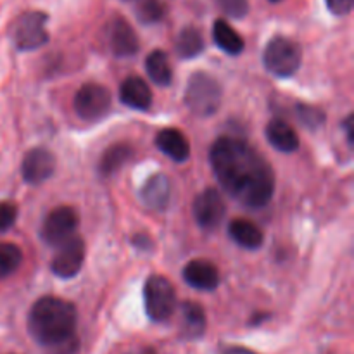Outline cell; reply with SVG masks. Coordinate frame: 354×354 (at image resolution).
I'll return each instance as SVG.
<instances>
[{
    "label": "cell",
    "instance_id": "cell-13",
    "mask_svg": "<svg viewBox=\"0 0 354 354\" xmlns=\"http://www.w3.org/2000/svg\"><path fill=\"white\" fill-rule=\"evenodd\" d=\"M183 280L197 290H214L220 286V273L213 263L206 259H194L183 268Z\"/></svg>",
    "mask_w": 354,
    "mask_h": 354
},
{
    "label": "cell",
    "instance_id": "cell-28",
    "mask_svg": "<svg viewBox=\"0 0 354 354\" xmlns=\"http://www.w3.org/2000/svg\"><path fill=\"white\" fill-rule=\"evenodd\" d=\"M17 218V206L10 201H3L0 203V234L9 230Z\"/></svg>",
    "mask_w": 354,
    "mask_h": 354
},
{
    "label": "cell",
    "instance_id": "cell-6",
    "mask_svg": "<svg viewBox=\"0 0 354 354\" xmlns=\"http://www.w3.org/2000/svg\"><path fill=\"white\" fill-rule=\"evenodd\" d=\"M145 313L152 322H166L171 318L176 306V292L166 277L152 275L144 286Z\"/></svg>",
    "mask_w": 354,
    "mask_h": 354
},
{
    "label": "cell",
    "instance_id": "cell-29",
    "mask_svg": "<svg viewBox=\"0 0 354 354\" xmlns=\"http://www.w3.org/2000/svg\"><path fill=\"white\" fill-rule=\"evenodd\" d=\"M328 10L335 16H346V14L351 12L354 0H325Z\"/></svg>",
    "mask_w": 354,
    "mask_h": 354
},
{
    "label": "cell",
    "instance_id": "cell-23",
    "mask_svg": "<svg viewBox=\"0 0 354 354\" xmlns=\"http://www.w3.org/2000/svg\"><path fill=\"white\" fill-rule=\"evenodd\" d=\"M175 50L182 59L197 57L204 50V38L201 31L194 26L183 28L176 37Z\"/></svg>",
    "mask_w": 354,
    "mask_h": 354
},
{
    "label": "cell",
    "instance_id": "cell-1",
    "mask_svg": "<svg viewBox=\"0 0 354 354\" xmlns=\"http://www.w3.org/2000/svg\"><path fill=\"white\" fill-rule=\"evenodd\" d=\"M209 162L225 192L249 209H261L275 194L270 162L245 140L220 137L209 151Z\"/></svg>",
    "mask_w": 354,
    "mask_h": 354
},
{
    "label": "cell",
    "instance_id": "cell-18",
    "mask_svg": "<svg viewBox=\"0 0 354 354\" xmlns=\"http://www.w3.org/2000/svg\"><path fill=\"white\" fill-rule=\"evenodd\" d=\"M228 235L235 244L244 249H259L265 241L258 225L249 220H242V218H237L228 225Z\"/></svg>",
    "mask_w": 354,
    "mask_h": 354
},
{
    "label": "cell",
    "instance_id": "cell-3",
    "mask_svg": "<svg viewBox=\"0 0 354 354\" xmlns=\"http://www.w3.org/2000/svg\"><path fill=\"white\" fill-rule=\"evenodd\" d=\"M223 90L218 80L207 73H194L185 90V104L199 118H207L216 113L221 106Z\"/></svg>",
    "mask_w": 354,
    "mask_h": 354
},
{
    "label": "cell",
    "instance_id": "cell-10",
    "mask_svg": "<svg viewBox=\"0 0 354 354\" xmlns=\"http://www.w3.org/2000/svg\"><path fill=\"white\" fill-rule=\"evenodd\" d=\"M194 218H196L197 225L204 230H214L223 221L225 213H227V206H225V199L216 189H206L201 192L194 201Z\"/></svg>",
    "mask_w": 354,
    "mask_h": 354
},
{
    "label": "cell",
    "instance_id": "cell-25",
    "mask_svg": "<svg viewBox=\"0 0 354 354\" xmlns=\"http://www.w3.org/2000/svg\"><path fill=\"white\" fill-rule=\"evenodd\" d=\"M135 16L142 24H156L165 19L166 6L161 0H138Z\"/></svg>",
    "mask_w": 354,
    "mask_h": 354
},
{
    "label": "cell",
    "instance_id": "cell-27",
    "mask_svg": "<svg viewBox=\"0 0 354 354\" xmlns=\"http://www.w3.org/2000/svg\"><path fill=\"white\" fill-rule=\"evenodd\" d=\"M218 6L232 19H242L249 12L248 0H218Z\"/></svg>",
    "mask_w": 354,
    "mask_h": 354
},
{
    "label": "cell",
    "instance_id": "cell-31",
    "mask_svg": "<svg viewBox=\"0 0 354 354\" xmlns=\"http://www.w3.org/2000/svg\"><path fill=\"white\" fill-rule=\"evenodd\" d=\"M147 244H149V237H145V235H137V237L133 239V245H137V248L147 249L145 248Z\"/></svg>",
    "mask_w": 354,
    "mask_h": 354
},
{
    "label": "cell",
    "instance_id": "cell-21",
    "mask_svg": "<svg viewBox=\"0 0 354 354\" xmlns=\"http://www.w3.org/2000/svg\"><path fill=\"white\" fill-rule=\"evenodd\" d=\"M133 156V149L128 144H114L102 154L99 161V173L102 176H111L123 168Z\"/></svg>",
    "mask_w": 354,
    "mask_h": 354
},
{
    "label": "cell",
    "instance_id": "cell-26",
    "mask_svg": "<svg viewBox=\"0 0 354 354\" xmlns=\"http://www.w3.org/2000/svg\"><path fill=\"white\" fill-rule=\"evenodd\" d=\"M296 116L301 123L304 124L310 130H317L324 124L325 121V113L318 107L308 106V104H297L296 106Z\"/></svg>",
    "mask_w": 354,
    "mask_h": 354
},
{
    "label": "cell",
    "instance_id": "cell-33",
    "mask_svg": "<svg viewBox=\"0 0 354 354\" xmlns=\"http://www.w3.org/2000/svg\"><path fill=\"white\" fill-rule=\"evenodd\" d=\"M270 2H280V0H270Z\"/></svg>",
    "mask_w": 354,
    "mask_h": 354
},
{
    "label": "cell",
    "instance_id": "cell-5",
    "mask_svg": "<svg viewBox=\"0 0 354 354\" xmlns=\"http://www.w3.org/2000/svg\"><path fill=\"white\" fill-rule=\"evenodd\" d=\"M48 16L40 10H30L24 12L10 24L9 35L12 44L16 45L17 50H37L44 47L48 41L47 24Z\"/></svg>",
    "mask_w": 354,
    "mask_h": 354
},
{
    "label": "cell",
    "instance_id": "cell-9",
    "mask_svg": "<svg viewBox=\"0 0 354 354\" xmlns=\"http://www.w3.org/2000/svg\"><path fill=\"white\" fill-rule=\"evenodd\" d=\"M83 261H85V242L82 237L73 235L69 241L57 248V252L50 263V270L59 279H73L80 273Z\"/></svg>",
    "mask_w": 354,
    "mask_h": 354
},
{
    "label": "cell",
    "instance_id": "cell-15",
    "mask_svg": "<svg viewBox=\"0 0 354 354\" xmlns=\"http://www.w3.org/2000/svg\"><path fill=\"white\" fill-rule=\"evenodd\" d=\"M156 147L175 162H185L190 156V145L185 135L176 128H165L156 135Z\"/></svg>",
    "mask_w": 354,
    "mask_h": 354
},
{
    "label": "cell",
    "instance_id": "cell-20",
    "mask_svg": "<svg viewBox=\"0 0 354 354\" xmlns=\"http://www.w3.org/2000/svg\"><path fill=\"white\" fill-rule=\"evenodd\" d=\"M213 40L228 55H239L244 50V40H242L241 35L223 19L214 21Z\"/></svg>",
    "mask_w": 354,
    "mask_h": 354
},
{
    "label": "cell",
    "instance_id": "cell-8",
    "mask_svg": "<svg viewBox=\"0 0 354 354\" xmlns=\"http://www.w3.org/2000/svg\"><path fill=\"white\" fill-rule=\"evenodd\" d=\"M78 227V214L73 207L59 206L47 214L41 225V239L47 245L59 248L73 237Z\"/></svg>",
    "mask_w": 354,
    "mask_h": 354
},
{
    "label": "cell",
    "instance_id": "cell-16",
    "mask_svg": "<svg viewBox=\"0 0 354 354\" xmlns=\"http://www.w3.org/2000/svg\"><path fill=\"white\" fill-rule=\"evenodd\" d=\"M169 197H171V187H169V180L165 175L158 173V175L151 176L144 187L140 189V199L149 209L162 211L168 207Z\"/></svg>",
    "mask_w": 354,
    "mask_h": 354
},
{
    "label": "cell",
    "instance_id": "cell-12",
    "mask_svg": "<svg viewBox=\"0 0 354 354\" xmlns=\"http://www.w3.org/2000/svg\"><path fill=\"white\" fill-rule=\"evenodd\" d=\"M107 44L116 57H131L140 48L137 33L123 17H116L107 24Z\"/></svg>",
    "mask_w": 354,
    "mask_h": 354
},
{
    "label": "cell",
    "instance_id": "cell-11",
    "mask_svg": "<svg viewBox=\"0 0 354 354\" xmlns=\"http://www.w3.org/2000/svg\"><path fill=\"white\" fill-rule=\"evenodd\" d=\"M55 171V158L50 151L44 147L31 149L26 152L21 162V175L30 185H40L47 182Z\"/></svg>",
    "mask_w": 354,
    "mask_h": 354
},
{
    "label": "cell",
    "instance_id": "cell-24",
    "mask_svg": "<svg viewBox=\"0 0 354 354\" xmlns=\"http://www.w3.org/2000/svg\"><path fill=\"white\" fill-rule=\"evenodd\" d=\"M23 263V252L16 244L0 242V280L12 275Z\"/></svg>",
    "mask_w": 354,
    "mask_h": 354
},
{
    "label": "cell",
    "instance_id": "cell-14",
    "mask_svg": "<svg viewBox=\"0 0 354 354\" xmlns=\"http://www.w3.org/2000/svg\"><path fill=\"white\" fill-rule=\"evenodd\" d=\"M120 99L124 106L137 111H149L152 106V92L140 76H128L121 83Z\"/></svg>",
    "mask_w": 354,
    "mask_h": 354
},
{
    "label": "cell",
    "instance_id": "cell-32",
    "mask_svg": "<svg viewBox=\"0 0 354 354\" xmlns=\"http://www.w3.org/2000/svg\"><path fill=\"white\" fill-rule=\"evenodd\" d=\"M133 354H156V353L152 351V349H142V351H138V353H133Z\"/></svg>",
    "mask_w": 354,
    "mask_h": 354
},
{
    "label": "cell",
    "instance_id": "cell-17",
    "mask_svg": "<svg viewBox=\"0 0 354 354\" xmlns=\"http://www.w3.org/2000/svg\"><path fill=\"white\" fill-rule=\"evenodd\" d=\"M266 140L272 147H275L279 152H286V154L296 152L301 144L296 130L287 121L279 120V118L266 124Z\"/></svg>",
    "mask_w": 354,
    "mask_h": 354
},
{
    "label": "cell",
    "instance_id": "cell-22",
    "mask_svg": "<svg viewBox=\"0 0 354 354\" xmlns=\"http://www.w3.org/2000/svg\"><path fill=\"white\" fill-rule=\"evenodd\" d=\"M145 71H147L149 78L156 85L168 86L173 80V69L171 64H169V57L162 50H152L147 55V59H145Z\"/></svg>",
    "mask_w": 354,
    "mask_h": 354
},
{
    "label": "cell",
    "instance_id": "cell-2",
    "mask_svg": "<svg viewBox=\"0 0 354 354\" xmlns=\"http://www.w3.org/2000/svg\"><path fill=\"white\" fill-rule=\"evenodd\" d=\"M76 308L61 297L45 296L35 301L28 313V332L38 344L61 348L75 339Z\"/></svg>",
    "mask_w": 354,
    "mask_h": 354
},
{
    "label": "cell",
    "instance_id": "cell-30",
    "mask_svg": "<svg viewBox=\"0 0 354 354\" xmlns=\"http://www.w3.org/2000/svg\"><path fill=\"white\" fill-rule=\"evenodd\" d=\"M223 354H258L248 348H241V346H232V348H227L223 351Z\"/></svg>",
    "mask_w": 354,
    "mask_h": 354
},
{
    "label": "cell",
    "instance_id": "cell-7",
    "mask_svg": "<svg viewBox=\"0 0 354 354\" xmlns=\"http://www.w3.org/2000/svg\"><path fill=\"white\" fill-rule=\"evenodd\" d=\"M109 90L99 83H85L75 95V111L82 120L99 121L111 109Z\"/></svg>",
    "mask_w": 354,
    "mask_h": 354
},
{
    "label": "cell",
    "instance_id": "cell-19",
    "mask_svg": "<svg viewBox=\"0 0 354 354\" xmlns=\"http://www.w3.org/2000/svg\"><path fill=\"white\" fill-rule=\"evenodd\" d=\"M206 332V313L203 306L187 301L182 306V334L185 339H199Z\"/></svg>",
    "mask_w": 354,
    "mask_h": 354
},
{
    "label": "cell",
    "instance_id": "cell-4",
    "mask_svg": "<svg viewBox=\"0 0 354 354\" xmlns=\"http://www.w3.org/2000/svg\"><path fill=\"white\" fill-rule=\"evenodd\" d=\"M301 61H303L301 47L286 37L272 38L263 52L265 68L280 78H289L296 75L297 69L301 68Z\"/></svg>",
    "mask_w": 354,
    "mask_h": 354
}]
</instances>
